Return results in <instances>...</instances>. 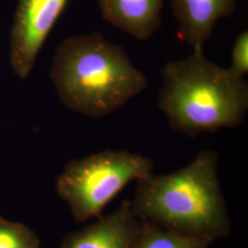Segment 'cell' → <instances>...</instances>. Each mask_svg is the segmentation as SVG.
I'll return each instance as SVG.
<instances>
[{
  "instance_id": "1",
  "label": "cell",
  "mask_w": 248,
  "mask_h": 248,
  "mask_svg": "<svg viewBox=\"0 0 248 248\" xmlns=\"http://www.w3.org/2000/svg\"><path fill=\"white\" fill-rule=\"evenodd\" d=\"M219 156L201 151L175 172L136 181L133 213L162 228L213 244L231 234L232 224L219 181Z\"/></svg>"
},
{
  "instance_id": "2",
  "label": "cell",
  "mask_w": 248,
  "mask_h": 248,
  "mask_svg": "<svg viewBox=\"0 0 248 248\" xmlns=\"http://www.w3.org/2000/svg\"><path fill=\"white\" fill-rule=\"evenodd\" d=\"M50 78L63 106L96 119L114 112L148 86L124 48L98 31L64 39L53 55Z\"/></svg>"
},
{
  "instance_id": "3",
  "label": "cell",
  "mask_w": 248,
  "mask_h": 248,
  "mask_svg": "<svg viewBox=\"0 0 248 248\" xmlns=\"http://www.w3.org/2000/svg\"><path fill=\"white\" fill-rule=\"evenodd\" d=\"M158 106L170 128L189 137L235 128L248 111V83L193 49L164 66Z\"/></svg>"
},
{
  "instance_id": "4",
  "label": "cell",
  "mask_w": 248,
  "mask_h": 248,
  "mask_svg": "<svg viewBox=\"0 0 248 248\" xmlns=\"http://www.w3.org/2000/svg\"><path fill=\"white\" fill-rule=\"evenodd\" d=\"M149 157L128 150H103L69 161L56 179V192L75 222L84 223L103 210L125 186L153 173Z\"/></svg>"
},
{
  "instance_id": "5",
  "label": "cell",
  "mask_w": 248,
  "mask_h": 248,
  "mask_svg": "<svg viewBox=\"0 0 248 248\" xmlns=\"http://www.w3.org/2000/svg\"><path fill=\"white\" fill-rule=\"evenodd\" d=\"M68 0H18L9 39V63L18 78L30 76Z\"/></svg>"
},
{
  "instance_id": "6",
  "label": "cell",
  "mask_w": 248,
  "mask_h": 248,
  "mask_svg": "<svg viewBox=\"0 0 248 248\" xmlns=\"http://www.w3.org/2000/svg\"><path fill=\"white\" fill-rule=\"evenodd\" d=\"M140 227L131 202L125 200L114 212L66 234L58 248H132Z\"/></svg>"
},
{
  "instance_id": "7",
  "label": "cell",
  "mask_w": 248,
  "mask_h": 248,
  "mask_svg": "<svg viewBox=\"0 0 248 248\" xmlns=\"http://www.w3.org/2000/svg\"><path fill=\"white\" fill-rule=\"evenodd\" d=\"M179 38L193 49L203 48L222 18L229 17L235 0H170Z\"/></svg>"
},
{
  "instance_id": "8",
  "label": "cell",
  "mask_w": 248,
  "mask_h": 248,
  "mask_svg": "<svg viewBox=\"0 0 248 248\" xmlns=\"http://www.w3.org/2000/svg\"><path fill=\"white\" fill-rule=\"evenodd\" d=\"M165 0H97L102 18L139 41H146L162 25Z\"/></svg>"
},
{
  "instance_id": "9",
  "label": "cell",
  "mask_w": 248,
  "mask_h": 248,
  "mask_svg": "<svg viewBox=\"0 0 248 248\" xmlns=\"http://www.w3.org/2000/svg\"><path fill=\"white\" fill-rule=\"evenodd\" d=\"M141 221V227L132 248H209L206 240L162 228L156 224Z\"/></svg>"
},
{
  "instance_id": "10",
  "label": "cell",
  "mask_w": 248,
  "mask_h": 248,
  "mask_svg": "<svg viewBox=\"0 0 248 248\" xmlns=\"http://www.w3.org/2000/svg\"><path fill=\"white\" fill-rule=\"evenodd\" d=\"M0 248H41V242L25 224L0 215Z\"/></svg>"
},
{
  "instance_id": "11",
  "label": "cell",
  "mask_w": 248,
  "mask_h": 248,
  "mask_svg": "<svg viewBox=\"0 0 248 248\" xmlns=\"http://www.w3.org/2000/svg\"><path fill=\"white\" fill-rule=\"evenodd\" d=\"M235 76L243 78L248 72V32H241L234 41L232 51V63L229 67Z\"/></svg>"
}]
</instances>
